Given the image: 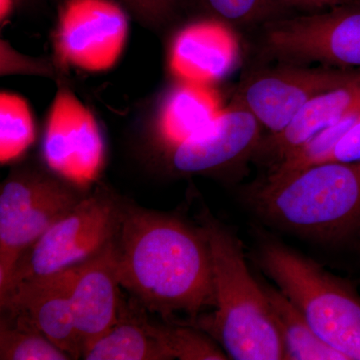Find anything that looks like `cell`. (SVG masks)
Returning <instances> with one entry per match:
<instances>
[{
	"instance_id": "52a82bcc",
	"label": "cell",
	"mask_w": 360,
	"mask_h": 360,
	"mask_svg": "<svg viewBox=\"0 0 360 360\" xmlns=\"http://www.w3.org/2000/svg\"><path fill=\"white\" fill-rule=\"evenodd\" d=\"M123 200L98 187L51 225L21 257L6 290L84 264L117 236Z\"/></svg>"
},
{
	"instance_id": "7402d4cb",
	"label": "cell",
	"mask_w": 360,
	"mask_h": 360,
	"mask_svg": "<svg viewBox=\"0 0 360 360\" xmlns=\"http://www.w3.org/2000/svg\"><path fill=\"white\" fill-rule=\"evenodd\" d=\"M146 323L150 335L160 341L174 359H229L213 338L195 326L155 323L149 321L148 315Z\"/></svg>"
},
{
	"instance_id": "5b68a950",
	"label": "cell",
	"mask_w": 360,
	"mask_h": 360,
	"mask_svg": "<svg viewBox=\"0 0 360 360\" xmlns=\"http://www.w3.org/2000/svg\"><path fill=\"white\" fill-rule=\"evenodd\" d=\"M87 193L51 170L25 165L8 174L0 189V292L26 251Z\"/></svg>"
},
{
	"instance_id": "9a60e30c",
	"label": "cell",
	"mask_w": 360,
	"mask_h": 360,
	"mask_svg": "<svg viewBox=\"0 0 360 360\" xmlns=\"http://www.w3.org/2000/svg\"><path fill=\"white\" fill-rule=\"evenodd\" d=\"M360 103V77L314 97L276 134L262 137L252 158L274 167Z\"/></svg>"
},
{
	"instance_id": "cb8c5ba5",
	"label": "cell",
	"mask_w": 360,
	"mask_h": 360,
	"mask_svg": "<svg viewBox=\"0 0 360 360\" xmlns=\"http://www.w3.org/2000/svg\"><path fill=\"white\" fill-rule=\"evenodd\" d=\"M0 72L1 75H27L51 77L56 82H63V73L56 61L47 58L26 56L13 49L6 40L0 44Z\"/></svg>"
},
{
	"instance_id": "7a4b0ae2",
	"label": "cell",
	"mask_w": 360,
	"mask_h": 360,
	"mask_svg": "<svg viewBox=\"0 0 360 360\" xmlns=\"http://www.w3.org/2000/svg\"><path fill=\"white\" fill-rule=\"evenodd\" d=\"M212 252L215 307L193 323L219 343L229 359H285L264 285L250 274L239 239L210 212L200 217Z\"/></svg>"
},
{
	"instance_id": "4fadbf2b",
	"label": "cell",
	"mask_w": 360,
	"mask_h": 360,
	"mask_svg": "<svg viewBox=\"0 0 360 360\" xmlns=\"http://www.w3.org/2000/svg\"><path fill=\"white\" fill-rule=\"evenodd\" d=\"M238 58L231 27L210 18L177 30L168 46L167 66L175 80L212 86L231 75Z\"/></svg>"
},
{
	"instance_id": "8992f818",
	"label": "cell",
	"mask_w": 360,
	"mask_h": 360,
	"mask_svg": "<svg viewBox=\"0 0 360 360\" xmlns=\"http://www.w3.org/2000/svg\"><path fill=\"white\" fill-rule=\"evenodd\" d=\"M258 47L271 63L360 70V0L269 21L262 25Z\"/></svg>"
},
{
	"instance_id": "4316f807",
	"label": "cell",
	"mask_w": 360,
	"mask_h": 360,
	"mask_svg": "<svg viewBox=\"0 0 360 360\" xmlns=\"http://www.w3.org/2000/svg\"><path fill=\"white\" fill-rule=\"evenodd\" d=\"M347 0H281L286 9H295L303 13H314L328 11Z\"/></svg>"
},
{
	"instance_id": "d6986e66",
	"label": "cell",
	"mask_w": 360,
	"mask_h": 360,
	"mask_svg": "<svg viewBox=\"0 0 360 360\" xmlns=\"http://www.w3.org/2000/svg\"><path fill=\"white\" fill-rule=\"evenodd\" d=\"M360 120V103L338 122L329 125L309 141L270 168L264 181H278L290 175L326 161L340 139Z\"/></svg>"
},
{
	"instance_id": "7c38bea8",
	"label": "cell",
	"mask_w": 360,
	"mask_h": 360,
	"mask_svg": "<svg viewBox=\"0 0 360 360\" xmlns=\"http://www.w3.org/2000/svg\"><path fill=\"white\" fill-rule=\"evenodd\" d=\"M75 272L77 266L21 281L0 295L1 311L25 315L71 359H82L84 352L71 303Z\"/></svg>"
},
{
	"instance_id": "44dd1931",
	"label": "cell",
	"mask_w": 360,
	"mask_h": 360,
	"mask_svg": "<svg viewBox=\"0 0 360 360\" xmlns=\"http://www.w3.org/2000/svg\"><path fill=\"white\" fill-rule=\"evenodd\" d=\"M37 137L32 110L25 98L2 91L0 94V161L18 160Z\"/></svg>"
},
{
	"instance_id": "e0dca14e",
	"label": "cell",
	"mask_w": 360,
	"mask_h": 360,
	"mask_svg": "<svg viewBox=\"0 0 360 360\" xmlns=\"http://www.w3.org/2000/svg\"><path fill=\"white\" fill-rule=\"evenodd\" d=\"M146 314L120 305L115 323L82 354L85 360H172V354L149 333Z\"/></svg>"
},
{
	"instance_id": "603a6c76",
	"label": "cell",
	"mask_w": 360,
	"mask_h": 360,
	"mask_svg": "<svg viewBox=\"0 0 360 360\" xmlns=\"http://www.w3.org/2000/svg\"><path fill=\"white\" fill-rule=\"evenodd\" d=\"M212 18L229 26L264 25L285 15L281 0H201Z\"/></svg>"
},
{
	"instance_id": "5bb4252c",
	"label": "cell",
	"mask_w": 360,
	"mask_h": 360,
	"mask_svg": "<svg viewBox=\"0 0 360 360\" xmlns=\"http://www.w3.org/2000/svg\"><path fill=\"white\" fill-rule=\"evenodd\" d=\"M115 240L77 266L71 303L84 352L115 323L122 305Z\"/></svg>"
},
{
	"instance_id": "ffe728a7",
	"label": "cell",
	"mask_w": 360,
	"mask_h": 360,
	"mask_svg": "<svg viewBox=\"0 0 360 360\" xmlns=\"http://www.w3.org/2000/svg\"><path fill=\"white\" fill-rule=\"evenodd\" d=\"M1 319L0 359L70 360L71 357L39 333L25 315L8 314Z\"/></svg>"
},
{
	"instance_id": "ac0fdd59",
	"label": "cell",
	"mask_w": 360,
	"mask_h": 360,
	"mask_svg": "<svg viewBox=\"0 0 360 360\" xmlns=\"http://www.w3.org/2000/svg\"><path fill=\"white\" fill-rule=\"evenodd\" d=\"M264 288L283 340L285 359L348 360L315 333L302 312L278 288Z\"/></svg>"
},
{
	"instance_id": "8fae6325",
	"label": "cell",
	"mask_w": 360,
	"mask_h": 360,
	"mask_svg": "<svg viewBox=\"0 0 360 360\" xmlns=\"http://www.w3.org/2000/svg\"><path fill=\"white\" fill-rule=\"evenodd\" d=\"M259 122L231 101L206 129L165 153L172 172L212 174L252 158L262 141Z\"/></svg>"
},
{
	"instance_id": "3957f363",
	"label": "cell",
	"mask_w": 360,
	"mask_h": 360,
	"mask_svg": "<svg viewBox=\"0 0 360 360\" xmlns=\"http://www.w3.org/2000/svg\"><path fill=\"white\" fill-rule=\"evenodd\" d=\"M255 210L300 236L333 240L360 231V162L324 161L251 194Z\"/></svg>"
},
{
	"instance_id": "6da1fadb",
	"label": "cell",
	"mask_w": 360,
	"mask_h": 360,
	"mask_svg": "<svg viewBox=\"0 0 360 360\" xmlns=\"http://www.w3.org/2000/svg\"><path fill=\"white\" fill-rule=\"evenodd\" d=\"M115 245L120 286L148 311L194 321L214 309L212 252L202 227L123 200Z\"/></svg>"
},
{
	"instance_id": "484cf974",
	"label": "cell",
	"mask_w": 360,
	"mask_h": 360,
	"mask_svg": "<svg viewBox=\"0 0 360 360\" xmlns=\"http://www.w3.org/2000/svg\"><path fill=\"white\" fill-rule=\"evenodd\" d=\"M326 161L360 162V120L336 144Z\"/></svg>"
},
{
	"instance_id": "f1b7e54d",
	"label": "cell",
	"mask_w": 360,
	"mask_h": 360,
	"mask_svg": "<svg viewBox=\"0 0 360 360\" xmlns=\"http://www.w3.org/2000/svg\"><path fill=\"white\" fill-rule=\"evenodd\" d=\"M359 236H360V232H359Z\"/></svg>"
},
{
	"instance_id": "277c9868",
	"label": "cell",
	"mask_w": 360,
	"mask_h": 360,
	"mask_svg": "<svg viewBox=\"0 0 360 360\" xmlns=\"http://www.w3.org/2000/svg\"><path fill=\"white\" fill-rule=\"evenodd\" d=\"M258 262L322 340L360 360V296L348 284L276 241L260 246Z\"/></svg>"
},
{
	"instance_id": "2e32d148",
	"label": "cell",
	"mask_w": 360,
	"mask_h": 360,
	"mask_svg": "<svg viewBox=\"0 0 360 360\" xmlns=\"http://www.w3.org/2000/svg\"><path fill=\"white\" fill-rule=\"evenodd\" d=\"M212 86L175 80L160 97L153 116V135L165 153L206 129L220 110Z\"/></svg>"
},
{
	"instance_id": "83f0119b",
	"label": "cell",
	"mask_w": 360,
	"mask_h": 360,
	"mask_svg": "<svg viewBox=\"0 0 360 360\" xmlns=\"http://www.w3.org/2000/svg\"><path fill=\"white\" fill-rule=\"evenodd\" d=\"M16 0H1V6H0V18L1 22L6 21L9 18L15 6Z\"/></svg>"
},
{
	"instance_id": "9c48e42d",
	"label": "cell",
	"mask_w": 360,
	"mask_h": 360,
	"mask_svg": "<svg viewBox=\"0 0 360 360\" xmlns=\"http://www.w3.org/2000/svg\"><path fill=\"white\" fill-rule=\"evenodd\" d=\"M127 11L116 0H63L53 34L61 70L101 72L122 56L129 37Z\"/></svg>"
},
{
	"instance_id": "30bf717a",
	"label": "cell",
	"mask_w": 360,
	"mask_h": 360,
	"mask_svg": "<svg viewBox=\"0 0 360 360\" xmlns=\"http://www.w3.org/2000/svg\"><path fill=\"white\" fill-rule=\"evenodd\" d=\"M63 82L45 120L42 156L51 172L85 189L103 169V135L91 111Z\"/></svg>"
},
{
	"instance_id": "ba28073f",
	"label": "cell",
	"mask_w": 360,
	"mask_h": 360,
	"mask_svg": "<svg viewBox=\"0 0 360 360\" xmlns=\"http://www.w3.org/2000/svg\"><path fill=\"white\" fill-rule=\"evenodd\" d=\"M360 77V70L276 63L248 71L232 101L257 117L269 134L283 129L314 97Z\"/></svg>"
},
{
	"instance_id": "d4e9b609",
	"label": "cell",
	"mask_w": 360,
	"mask_h": 360,
	"mask_svg": "<svg viewBox=\"0 0 360 360\" xmlns=\"http://www.w3.org/2000/svg\"><path fill=\"white\" fill-rule=\"evenodd\" d=\"M146 27L160 30L179 13L182 0H116Z\"/></svg>"
}]
</instances>
